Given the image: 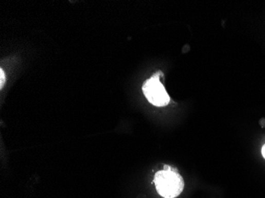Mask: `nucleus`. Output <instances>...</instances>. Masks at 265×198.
Returning <instances> with one entry per match:
<instances>
[{"mask_svg": "<svg viewBox=\"0 0 265 198\" xmlns=\"http://www.w3.org/2000/svg\"><path fill=\"white\" fill-rule=\"evenodd\" d=\"M5 73H4V70L1 68L0 69V88H1V89L4 87V84H5Z\"/></svg>", "mask_w": 265, "mask_h": 198, "instance_id": "nucleus-3", "label": "nucleus"}, {"mask_svg": "<svg viewBox=\"0 0 265 198\" xmlns=\"http://www.w3.org/2000/svg\"><path fill=\"white\" fill-rule=\"evenodd\" d=\"M154 183L157 193L165 198L176 197L184 190L182 176L168 166H165L164 170L156 173Z\"/></svg>", "mask_w": 265, "mask_h": 198, "instance_id": "nucleus-1", "label": "nucleus"}, {"mask_svg": "<svg viewBox=\"0 0 265 198\" xmlns=\"http://www.w3.org/2000/svg\"><path fill=\"white\" fill-rule=\"evenodd\" d=\"M261 153L262 155H263V158H265V145H263V148H262Z\"/></svg>", "mask_w": 265, "mask_h": 198, "instance_id": "nucleus-4", "label": "nucleus"}, {"mask_svg": "<svg viewBox=\"0 0 265 198\" xmlns=\"http://www.w3.org/2000/svg\"><path fill=\"white\" fill-rule=\"evenodd\" d=\"M161 71L149 78L143 86V92L147 100L152 105L157 107L166 106L170 101L169 95L167 93L165 86L160 81Z\"/></svg>", "mask_w": 265, "mask_h": 198, "instance_id": "nucleus-2", "label": "nucleus"}]
</instances>
